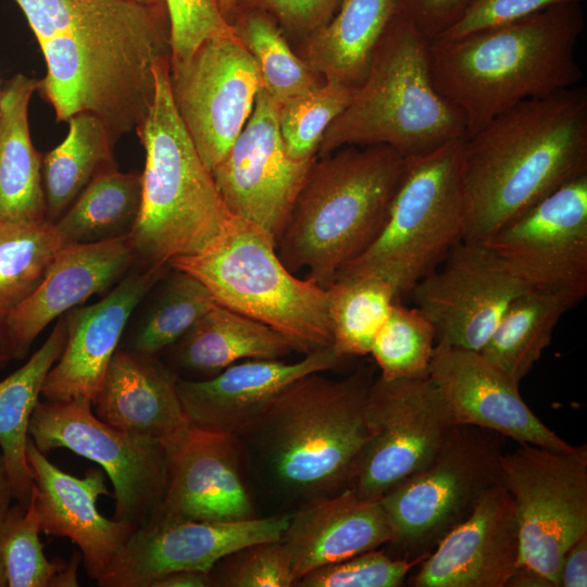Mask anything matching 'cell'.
<instances>
[{"mask_svg": "<svg viewBox=\"0 0 587 587\" xmlns=\"http://www.w3.org/2000/svg\"><path fill=\"white\" fill-rule=\"evenodd\" d=\"M464 240L484 241L536 202L587 175V89L523 101L460 147Z\"/></svg>", "mask_w": 587, "mask_h": 587, "instance_id": "obj_1", "label": "cell"}, {"mask_svg": "<svg viewBox=\"0 0 587 587\" xmlns=\"http://www.w3.org/2000/svg\"><path fill=\"white\" fill-rule=\"evenodd\" d=\"M372 382L365 367L344 378L305 375L239 436L248 462L275 497L296 509L352 487L367 439L364 405Z\"/></svg>", "mask_w": 587, "mask_h": 587, "instance_id": "obj_2", "label": "cell"}, {"mask_svg": "<svg viewBox=\"0 0 587 587\" xmlns=\"http://www.w3.org/2000/svg\"><path fill=\"white\" fill-rule=\"evenodd\" d=\"M585 28L580 2L547 8L454 40H430L436 90L458 108L466 136L512 107L574 87L575 49Z\"/></svg>", "mask_w": 587, "mask_h": 587, "instance_id": "obj_3", "label": "cell"}, {"mask_svg": "<svg viewBox=\"0 0 587 587\" xmlns=\"http://www.w3.org/2000/svg\"><path fill=\"white\" fill-rule=\"evenodd\" d=\"M170 37L167 9L161 3L39 42L47 72L37 91L58 122L90 113L117 141L147 118L155 95L154 64L171 55Z\"/></svg>", "mask_w": 587, "mask_h": 587, "instance_id": "obj_4", "label": "cell"}, {"mask_svg": "<svg viewBox=\"0 0 587 587\" xmlns=\"http://www.w3.org/2000/svg\"><path fill=\"white\" fill-rule=\"evenodd\" d=\"M404 165L386 145L315 158L276 243L284 265L326 289L382 232Z\"/></svg>", "mask_w": 587, "mask_h": 587, "instance_id": "obj_5", "label": "cell"}, {"mask_svg": "<svg viewBox=\"0 0 587 587\" xmlns=\"http://www.w3.org/2000/svg\"><path fill=\"white\" fill-rule=\"evenodd\" d=\"M429 43L400 11L392 17L363 82L324 133L316 158L372 145L416 157L465 137L462 112L434 86Z\"/></svg>", "mask_w": 587, "mask_h": 587, "instance_id": "obj_6", "label": "cell"}, {"mask_svg": "<svg viewBox=\"0 0 587 587\" xmlns=\"http://www.w3.org/2000/svg\"><path fill=\"white\" fill-rule=\"evenodd\" d=\"M168 71L170 57L155 62L154 100L136 132L146 162L140 209L128 235L137 262L149 266L204 251L233 217L175 109Z\"/></svg>", "mask_w": 587, "mask_h": 587, "instance_id": "obj_7", "label": "cell"}, {"mask_svg": "<svg viewBox=\"0 0 587 587\" xmlns=\"http://www.w3.org/2000/svg\"><path fill=\"white\" fill-rule=\"evenodd\" d=\"M167 266L199 279L215 301L294 340L301 353L332 346L327 290L296 277L262 228L233 216L204 251Z\"/></svg>", "mask_w": 587, "mask_h": 587, "instance_id": "obj_8", "label": "cell"}, {"mask_svg": "<svg viewBox=\"0 0 587 587\" xmlns=\"http://www.w3.org/2000/svg\"><path fill=\"white\" fill-rule=\"evenodd\" d=\"M461 140L405 158L387 221L373 243L339 273H370L392 285L399 298L465 238Z\"/></svg>", "mask_w": 587, "mask_h": 587, "instance_id": "obj_9", "label": "cell"}, {"mask_svg": "<svg viewBox=\"0 0 587 587\" xmlns=\"http://www.w3.org/2000/svg\"><path fill=\"white\" fill-rule=\"evenodd\" d=\"M500 437L457 424L426 467L379 500L392 527L389 554L419 565L489 490L504 485Z\"/></svg>", "mask_w": 587, "mask_h": 587, "instance_id": "obj_10", "label": "cell"}, {"mask_svg": "<svg viewBox=\"0 0 587 587\" xmlns=\"http://www.w3.org/2000/svg\"><path fill=\"white\" fill-rule=\"evenodd\" d=\"M503 484L517 515L520 566L560 587L566 549L587 534V449L520 444L502 457Z\"/></svg>", "mask_w": 587, "mask_h": 587, "instance_id": "obj_11", "label": "cell"}, {"mask_svg": "<svg viewBox=\"0 0 587 587\" xmlns=\"http://www.w3.org/2000/svg\"><path fill=\"white\" fill-rule=\"evenodd\" d=\"M364 420L367 439L351 488L371 501L426 467L457 425L428 376L373 379Z\"/></svg>", "mask_w": 587, "mask_h": 587, "instance_id": "obj_12", "label": "cell"}, {"mask_svg": "<svg viewBox=\"0 0 587 587\" xmlns=\"http://www.w3.org/2000/svg\"><path fill=\"white\" fill-rule=\"evenodd\" d=\"M91 404L83 397L39 401L30 417L29 438L45 454L65 448L99 464L113 485V519L142 526L165 491V447L103 422Z\"/></svg>", "mask_w": 587, "mask_h": 587, "instance_id": "obj_13", "label": "cell"}, {"mask_svg": "<svg viewBox=\"0 0 587 587\" xmlns=\"http://www.w3.org/2000/svg\"><path fill=\"white\" fill-rule=\"evenodd\" d=\"M175 109L212 172L250 117L262 87L257 63L230 32L204 40L184 60H170Z\"/></svg>", "mask_w": 587, "mask_h": 587, "instance_id": "obj_14", "label": "cell"}, {"mask_svg": "<svg viewBox=\"0 0 587 587\" xmlns=\"http://www.w3.org/2000/svg\"><path fill=\"white\" fill-rule=\"evenodd\" d=\"M482 242L529 288L559 295L574 307L587 294V175Z\"/></svg>", "mask_w": 587, "mask_h": 587, "instance_id": "obj_15", "label": "cell"}, {"mask_svg": "<svg viewBox=\"0 0 587 587\" xmlns=\"http://www.w3.org/2000/svg\"><path fill=\"white\" fill-rule=\"evenodd\" d=\"M528 288L483 242L462 240L410 294L434 325L436 345L480 352Z\"/></svg>", "mask_w": 587, "mask_h": 587, "instance_id": "obj_16", "label": "cell"}, {"mask_svg": "<svg viewBox=\"0 0 587 587\" xmlns=\"http://www.w3.org/2000/svg\"><path fill=\"white\" fill-rule=\"evenodd\" d=\"M314 160L288 157L278 105L261 87L250 117L211 174L229 213L259 226L277 243Z\"/></svg>", "mask_w": 587, "mask_h": 587, "instance_id": "obj_17", "label": "cell"}, {"mask_svg": "<svg viewBox=\"0 0 587 587\" xmlns=\"http://www.w3.org/2000/svg\"><path fill=\"white\" fill-rule=\"evenodd\" d=\"M164 495L146 524L234 522L257 517L237 436L189 425L164 445Z\"/></svg>", "mask_w": 587, "mask_h": 587, "instance_id": "obj_18", "label": "cell"}, {"mask_svg": "<svg viewBox=\"0 0 587 587\" xmlns=\"http://www.w3.org/2000/svg\"><path fill=\"white\" fill-rule=\"evenodd\" d=\"M290 512L234 522L189 521L136 528L105 573L101 587H146L172 571L210 572L229 552L246 545L279 540Z\"/></svg>", "mask_w": 587, "mask_h": 587, "instance_id": "obj_19", "label": "cell"}, {"mask_svg": "<svg viewBox=\"0 0 587 587\" xmlns=\"http://www.w3.org/2000/svg\"><path fill=\"white\" fill-rule=\"evenodd\" d=\"M428 377L455 424L480 427L519 444L553 450L574 448L529 409L519 383L479 352L437 344Z\"/></svg>", "mask_w": 587, "mask_h": 587, "instance_id": "obj_20", "label": "cell"}, {"mask_svg": "<svg viewBox=\"0 0 587 587\" xmlns=\"http://www.w3.org/2000/svg\"><path fill=\"white\" fill-rule=\"evenodd\" d=\"M166 267L137 262L100 301L65 313L66 342L46 377L45 400L83 397L95 403L130 315Z\"/></svg>", "mask_w": 587, "mask_h": 587, "instance_id": "obj_21", "label": "cell"}, {"mask_svg": "<svg viewBox=\"0 0 587 587\" xmlns=\"http://www.w3.org/2000/svg\"><path fill=\"white\" fill-rule=\"evenodd\" d=\"M408 580L414 587H504L520 567L514 500L504 485L489 490Z\"/></svg>", "mask_w": 587, "mask_h": 587, "instance_id": "obj_22", "label": "cell"}, {"mask_svg": "<svg viewBox=\"0 0 587 587\" xmlns=\"http://www.w3.org/2000/svg\"><path fill=\"white\" fill-rule=\"evenodd\" d=\"M26 457L33 475L30 498L41 533L75 544L88 576L97 582L138 526L109 520L98 510L99 497H113L101 467L88 469L83 477L65 473L30 438Z\"/></svg>", "mask_w": 587, "mask_h": 587, "instance_id": "obj_23", "label": "cell"}, {"mask_svg": "<svg viewBox=\"0 0 587 587\" xmlns=\"http://www.w3.org/2000/svg\"><path fill=\"white\" fill-rule=\"evenodd\" d=\"M346 360L333 346L290 363L250 359L202 380L177 377V391L190 425L239 437L294 382L334 370Z\"/></svg>", "mask_w": 587, "mask_h": 587, "instance_id": "obj_24", "label": "cell"}, {"mask_svg": "<svg viewBox=\"0 0 587 587\" xmlns=\"http://www.w3.org/2000/svg\"><path fill=\"white\" fill-rule=\"evenodd\" d=\"M136 263L129 235L64 245L38 288L2 321L14 359L26 358L53 320L120 282Z\"/></svg>", "mask_w": 587, "mask_h": 587, "instance_id": "obj_25", "label": "cell"}, {"mask_svg": "<svg viewBox=\"0 0 587 587\" xmlns=\"http://www.w3.org/2000/svg\"><path fill=\"white\" fill-rule=\"evenodd\" d=\"M391 538L380 501L361 499L350 487L296 508L280 540L298 579L316 567L384 547Z\"/></svg>", "mask_w": 587, "mask_h": 587, "instance_id": "obj_26", "label": "cell"}, {"mask_svg": "<svg viewBox=\"0 0 587 587\" xmlns=\"http://www.w3.org/2000/svg\"><path fill=\"white\" fill-rule=\"evenodd\" d=\"M93 404L103 422L163 446L190 425L176 374L157 354L132 349L115 351Z\"/></svg>", "mask_w": 587, "mask_h": 587, "instance_id": "obj_27", "label": "cell"}, {"mask_svg": "<svg viewBox=\"0 0 587 587\" xmlns=\"http://www.w3.org/2000/svg\"><path fill=\"white\" fill-rule=\"evenodd\" d=\"M38 79L13 76L0 92V223L47 221L42 154L34 147L28 108Z\"/></svg>", "mask_w": 587, "mask_h": 587, "instance_id": "obj_28", "label": "cell"}, {"mask_svg": "<svg viewBox=\"0 0 587 587\" xmlns=\"http://www.w3.org/2000/svg\"><path fill=\"white\" fill-rule=\"evenodd\" d=\"M399 11L397 0H342L333 18L298 42L295 51L325 80L358 87Z\"/></svg>", "mask_w": 587, "mask_h": 587, "instance_id": "obj_29", "label": "cell"}, {"mask_svg": "<svg viewBox=\"0 0 587 587\" xmlns=\"http://www.w3.org/2000/svg\"><path fill=\"white\" fill-rule=\"evenodd\" d=\"M173 361L184 371L213 376L243 359H280L300 352L278 330L215 303L174 345Z\"/></svg>", "mask_w": 587, "mask_h": 587, "instance_id": "obj_30", "label": "cell"}, {"mask_svg": "<svg viewBox=\"0 0 587 587\" xmlns=\"http://www.w3.org/2000/svg\"><path fill=\"white\" fill-rule=\"evenodd\" d=\"M65 314L58 319L48 338L16 371L0 380V448L13 500L27 507L33 475L27 462L28 427L39 402L50 369L60 358L66 342Z\"/></svg>", "mask_w": 587, "mask_h": 587, "instance_id": "obj_31", "label": "cell"}, {"mask_svg": "<svg viewBox=\"0 0 587 587\" xmlns=\"http://www.w3.org/2000/svg\"><path fill=\"white\" fill-rule=\"evenodd\" d=\"M65 139L42 157L47 220L55 223L82 191L100 174L117 168L115 140L90 113L68 120Z\"/></svg>", "mask_w": 587, "mask_h": 587, "instance_id": "obj_32", "label": "cell"}, {"mask_svg": "<svg viewBox=\"0 0 587 587\" xmlns=\"http://www.w3.org/2000/svg\"><path fill=\"white\" fill-rule=\"evenodd\" d=\"M571 308L559 295L528 288L510 302L479 353L520 384L549 346L561 316Z\"/></svg>", "mask_w": 587, "mask_h": 587, "instance_id": "obj_33", "label": "cell"}, {"mask_svg": "<svg viewBox=\"0 0 587 587\" xmlns=\"http://www.w3.org/2000/svg\"><path fill=\"white\" fill-rule=\"evenodd\" d=\"M230 26L254 59L262 87L278 107L324 84L323 76L297 54L278 23L267 12L239 7Z\"/></svg>", "mask_w": 587, "mask_h": 587, "instance_id": "obj_34", "label": "cell"}, {"mask_svg": "<svg viewBox=\"0 0 587 587\" xmlns=\"http://www.w3.org/2000/svg\"><path fill=\"white\" fill-rule=\"evenodd\" d=\"M141 202V175L117 168L98 175L54 223L64 243L128 235Z\"/></svg>", "mask_w": 587, "mask_h": 587, "instance_id": "obj_35", "label": "cell"}, {"mask_svg": "<svg viewBox=\"0 0 587 587\" xmlns=\"http://www.w3.org/2000/svg\"><path fill=\"white\" fill-rule=\"evenodd\" d=\"M326 290L335 351L347 359L370 354L376 335L400 300L392 285L370 273H339Z\"/></svg>", "mask_w": 587, "mask_h": 587, "instance_id": "obj_36", "label": "cell"}, {"mask_svg": "<svg viewBox=\"0 0 587 587\" xmlns=\"http://www.w3.org/2000/svg\"><path fill=\"white\" fill-rule=\"evenodd\" d=\"M33 499L10 505L0 521V587H77L80 552L48 560Z\"/></svg>", "mask_w": 587, "mask_h": 587, "instance_id": "obj_37", "label": "cell"}, {"mask_svg": "<svg viewBox=\"0 0 587 587\" xmlns=\"http://www.w3.org/2000/svg\"><path fill=\"white\" fill-rule=\"evenodd\" d=\"M54 223H0V321L38 288L64 246Z\"/></svg>", "mask_w": 587, "mask_h": 587, "instance_id": "obj_38", "label": "cell"}, {"mask_svg": "<svg viewBox=\"0 0 587 587\" xmlns=\"http://www.w3.org/2000/svg\"><path fill=\"white\" fill-rule=\"evenodd\" d=\"M215 303L199 279L174 270L139 325L130 349L158 354L179 340Z\"/></svg>", "mask_w": 587, "mask_h": 587, "instance_id": "obj_39", "label": "cell"}, {"mask_svg": "<svg viewBox=\"0 0 587 587\" xmlns=\"http://www.w3.org/2000/svg\"><path fill=\"white\" fill-rule=\"evenodd\" d=\"M436 346L432 322L416 307L397 301L375 337L370 354L386 379L428 376Z\"/></svg>", "mask_w": 587, "mask_h": 587, "instance_id": "obj_40", "label": "cell"}, {"mask_svg": "<svg viewBox=\"0 0 587 587\" xmlns=\"http://www.w3.org/2000/svg\"><path fill=\"white\" fill-rule=\"evenodd\" d=\"M355 88L325 80L317 89L278 107L279 133L290 159L316 158L324 133L349 104Z\"/></svg>", "mask_w": 587, "mask_h": 587, "instance_id": "obj_41", "label": "cell"}, {"mask_svg": "<svg viewBox=\"0 0 587 587\" xmlns=\"http://www.w3.org/2000/svg\"><path fill=\"white\" fill-rule=\"evenodd\" d=\"M38 43L76 29L112 23L143 4L128 0H14Z\"/></svg>", "mask_w": 587, "mask_h": 587, "instance_id": "obj_42", "label": "cell"}, {"mask_svg": "<svg viewBox=\"0 0 587 587\" xmlns=\"http://www.w3.org/2000/svg\"><path fill=\"white\" fill-rule=\"evenodd\" d=\"M209 575L212 587H290L297 580L280 539L234 550L220 559Z\"/></svg>", "mask_w": 587, "mask_h": 587, "instance_id": "obj_43", "label": "cell"}, {"mask_svg": "<svg viewBox=\"0 0 587 587\" xmlns=\"http://www.w3.org/2000/svg\"><path fill=\"white\" fill-rule=\"evenodd\" d=\"M415 562L372 549L338 562L316 567L300 576L298 587H398Z\"/></svg>", "mask_w": 587, "mask_h": 587, "instance_id": "obj_44", "label": "cell"}, {"mask_svg": "<svg viewBox=\"0 0 587 587\" xmlns=\"http://www.w3.org/2000/svg\"><path fill=\"white\" fill-rule=\"evenodd\" d=\"M170 20V60H184L210 37L232 30L218 0H164Z\"/></svg>", "mask_w": 587, "mask_h": 587, "instance_id": "obj_45", "label": "cell"}, {"mask_svg": "<svg viewBox=\"0 0 587 587\" xmlns=\"http://www.w3.org/2000/svg\"><path fill=\"white\" fill-rule=\"evenodd\" d=\"M583 0H471L458 21L434 40H454L530 16L547 8Z\"/></svg>", "mask_w": 587, "mask_h": 587, "instance_id": "obj_46", "label": "cell"}, {"mask_svg": "<svg viewBox=\"0 0 587 587\" xmlns=\"http://www.w3.org/2000/svg\"><path fill=\"white\" fill-rule=\"evenodd\" d=\"M342 0H240L239 7L261 9L278 23L287 39L296 45L325 26ZM237 8V9H238Z\"/></svg>", "mask_w": 587, "mask_h": 587, "instance_id": "obj_47", "label": "cell"}, {"mask_svg": "<svg viewBox=\"0 0 587 587\" xmlns=\"http://www.w3.org/2000/svg\"><path fill=\"white\" fill-rule=\"evenodd\" d=\"M400 12L427 39L434 40L451 27L471 0H397Z\"/></svg>", "mask_w": 587, "mask_h": 587, "instance_id": "obj_48", "label": "cell"}, {"mask_svg": "<svg viewBox=\"0 0 587 587\" xmlns=\"http://www.w3.org/2000/svg\"><path fill=\"white\" fill-rule=\"evenodd\" d=\"M587 586V534L564 552L560 569V587Z\"/></svg>", "mask_w": 587, "mask_h": 587, "instance_id": "obj_49", "label": "cell"}, {"mask_svg": "<svg viewBox=\"0 0 587 587\" xmlns=\"http://www.w3.org/2000/svg\"><path fill=\"white\" fill-rule=\"evenodd\" d=\"M146 587H212L209 572L172 571L152 578Z\"/></svg>", "mask_w": 587, "mask_h": 587, "instance_id": "obj_50", "label": "cell"}, {"mask_svg": "<svg viewBox=\"0 0 587 587\" xmlns=\"http://www.w3.org/2000/svg\"><path fill=\"white\" fill-rule=\"evenodd\" d=\"M13 500L3 455L0 452V521Z\"/></svg>", "mask_w": 587, "mask_h": 587, "instance_id": "obj_51", "label": "cell"}, {"mask_svg": "<svg viewBox=\"0 0 587 587\" xmlns=\"http://www.w3.org/2000/svg\"><path fill=\"white\" fill-rule=\"evenodd\" d=\"M11 360H14L12 346L3 322L0 321V370Z\"/></svg>", "mask_w": 587, "mask_h": 587, "instance_id": "obj_52", "label": "cell"}, {"mask_svg": "<svg viewBox=\"0 0 587 587\" xmlns=\"http://www.w3.org/2000/svg\"><path fill=\"white\" fill-rule=\"evenodd\" d=\"M240 0H218L221 12L225 21L230 25Z\"/></svg>", "mask_w": 587, "mask_h": 587, "instance_id": "obj_53", "label": "cell"}, {"mask_svg": "<svg viewBox=\"0 0 587 587\" xmlns=\"http://www.w3.org/2000/svg\"><path fill=\"white\" fill-rule=\"evenodd\" d=\"M128 1L143 4V5H157V4L165 3L164 0H128Z\"/></svg>", "mask_w": 587, "mask_h": 587, "instance_id": "obj_54", "label": "cell"}, {"mask_svg": "<svg viewBox=\"0 0 587 587\" xmlns=\"http://www.w3.org/2000/svg\"><path fill=\"white\" fill-rule=\"evenodd\" d=\"M1 92V91H0Z\"/></svg>", "mask_w": 587, "mask_h": 587, "instance_id": "obj_55", "label": "cell"}]
</instances>
